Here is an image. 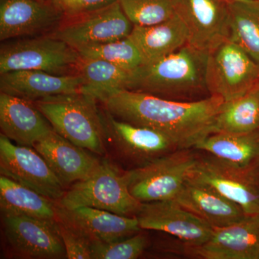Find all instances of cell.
I'll use <instances>...</instances> for the list:
<instances>
[{
  "instance_id": "1",
  "label": "cell",
  "mask_w": 259,
  "mask_h": 259,
  "mask_svg": "<svg viewBox=\"0 0 259 259\" xmlns=\"http://www.w3.org/2000/svg\"><path fill=\"white\" fill-rule=\"evenodd\" d=\"M99 102L119 120L165 135L179 149H194L204 138L214 134L216 117L225 102L214 95L180 101L128 90L112 92Z\"/></svg>"
},
{
  "instance_id": "8",
  "label": "cell",
  "mask_w": 259,
  "mask_h": 259,
  "mask_svg": "<svg viewBox=\"0 0 259 259\" xmlns=\"http://www.w3.org/2000/svg\"><path fill=\"white\" fill-rule=\"evenodd\" d=\"M205 82L210 95L231 101L259 85V65L229 38L209 53Z\"/></svg>"
},
{
  "instance_id": "20",
  "label": "cell",
  "mask_w": 259,
  "mask_h": 259,
  "mask_svg": "<svg viewBox=\"0 0 259 259\" xmlns=\"http://www.w3.org/2000/svg\"><path fill=\"white\" fill-rule=\"evenodd\" d=\"M2 134L21 146L33 147L54 130L34 102L0 94Z\"/></svg>"
},
{
  "instance_id": "2",
  "label": "cell",
  "mask_w": 259,
  "mask_h": 259,
  "mask_svg": "<svg viewBox=\"0 0 259 259\" xmlns=\"http://www.w3.org/2000/svg\"><path fill=\"white\" fill-rule=\"evenodd\" d=\"M207 53L187 44L170 55L134 69L125 90L183 101L207 90Z\"/></svg>"
},
{
  "instance_id": "33",
  "label": "cell",
  "mask_w": 259,
  "mask_h": 259,
  "mask_svg": "<svg viewBox=\"0 0 259 259\" xmlns=\"http://www.w3.org/2000/svg\"><path fill=\"white\" fill-rule=\"evenodd\" d=\"M226 1L229 2V3H233V2H245L250 1V0H226Z\"/></svg>"
},
{
  "instance_id": "23",
  "label": "cell",
  "mask_w": 259,
  "mask_h": 259,
  "mask_svg": "<svg viewBox=\"0 0 259 259\" xmlns=\"http://www.w3.org/2000/svg\"><path fill=\"white\" fill-rule=\"evenodd\" d=\"M0 209L2 216L56 218L55 201L3 175L0 177Z\"/></svg>"
},
{
  "instance_id": "22",
  "label": "cell",
  "mask_w": 259,
  "mask_h": 259,
  "mask_svg": "<svg viewBox=\"0 0 259 259\" xmlns=\"http://www.w3.org/2000/svg\"><path fill=\"white\" fill-rule=\"evenodd\" d=\"M128 37L139 50L143 64L170 55L188 42L187 28L176 14L156 25H134Z\"/></svg>"
},
{
  "instance_id": "7",
  "label": "cell",
  "mask_w": 259,
  "mask_h": 259,
  "mask_svg": "<svg viewBox=\"0 0 259 259\" xmlns=\"http://www.w3.org/2000/svg\"><path fill=\"white\" fill-rule=\"evenodd\" d=\"M194 150L177 149L127 171L133 197L141 203L176 198L195 163Z\"/></svg>"
},
{
  "instance_id": "4",
  "label": "cell",
  "mask_w": 259,
  "mask_h": 259,
  "mask_svg": "<svg viewBox=\"0 0 259 259\" xmlns=\"http://www.w3.org/2000/svg\"><path fill=\"white\" fill-rule=\"evenodd\" d=\"M56 203L65 209L90 207L130 217L136 216L142 204L130 192L127 171L107 159L89 178L68 187Z\"/></svg>"
},
{
  "instance_id": "18",
  "label": "cell",
  "mask_w": 259,
  "mask_h": 259,
  "mask_svg": "<svg viewBox=\"0 0 259 259\" xmlns=\"http://www.w3.org/2000/svg\"><path fill=\"white\" fill-rule=\"evenodd\" d=\"M47 162L65 188L89 178L100 163L90 151L79 147L53 130L33 147Z\"/></svg>"
},
{
  "instance_id": "28",
  "label": "cell",
  "mask_w": 259,
  "mask_h": 259,
  "mask_svg": "<svg viewBox=\"0 0 259 259\" xmlns=\"http://www.w3.org/2000/svg\"><path fill=\"white\" fill-rule=\"evenodd\" d=\"M81 59H100L127 70L143 64L139 50L128 37L77 50Z\"/></svg>"
},
{
  "instance_id": "5",
  "label": "cell",
  "mask_w": 259,
  "mask_h": 259,
  "mask_svg": "<svg viewBox=\"0 0 259 259\" xmlns=\"http://www.w3.org/2000/svg\"><path fill=\"white\" fill-rule=\"evenodd\" d=\"M187 180L210 187L247 215L259 214V159L241 166L209 153L197 154Z\"/></svg>"
},
{
  "instance_id": "10",
  "label": "cell",
  "mask_w": 259,
  "mask_h": 259,
  "mask_svg": "<svg viewBox=\"0 0 259 259\" xmlns=\"http://www.w3.org/2000/svg\"><path fill=\"white\" fill-rule=\"evenodd\" d=\"M68 17L69 20L61 24L51 35L76 51L125 38L134 26L119 1L100 9Z\"/></svg>"
},
{
  "instance_id": "25",
  "label": "cell",
  "mask_w": 259,
  "mask_h": 259,
  "mask_svg": "<svg viewBox=\"0 0 259 259\" xmlns=\"http://www.w3.org/2000/svg\"><path fill=\"white\" fill-rule=\"evenodd\" d=\"M258 129L259 85L243 96L223 103L216 117L214 134H245Z\"/></svg>"
},
{
  "instance_id": "30",
  "label": "cell",
  "mask_w": 259,
  "mask_h": 259,
  "mask_svg": "<svg viewBox=\"0 0 259 259\" xmlns=\"http://www.w3.org/2000/svg\"><path fill=\"white\" fill-rule=\"evenodd\" d=\"M147 246V237L139 233L112 243L95 242L92 243V259H136Z\"/></svg>"
},
{
  "instance_id": "19",
  "label": "cell",
  "mask_w": 259,
  "mask_h": 259,
  "mask_svg": "<svg viewBox=\"0 0 259 259\" xmlns=\"http://www.w3.org/2000/svg\"><path fill=\"white\" fill-rule=\"evenodd\" d=\"M81 75H57L35 70L10 71L0 74L1 93L35 102L47 97L81 93Z\"/></svg>"
},
{
  "instance_id": "6",
  "label": "cell",
  "mask_w": 259,
  "mask_h": 259,
  "mask_svg": "<svg viewBox=\"0 0 259 259\" xmlns=\"http://www.w3.org/2000/svg\"><path fill=\"white\" fill-rule=\"evenodd\" d=\"M78 51L54 35L20 39L5 42L0 49V74L21 70H35L53 74H70L79 69Z\"/></svg>"
},
{
  "instance_id": "14",
  "label": "cell",
  "mask_w": 259,
  "mask_h": 259,
  "mask_svg": "<svg viewBox=\"0 0 259 259\" xmlns=\"http://www.w3.org/2000/svg\"><path fill=\"white\" fill-rule=\"evenodd\" d=\"M64 15L56 0H0V40L55 30Z\"/></svg>"
},
{
  "instance_id": "24",
  "label": "cell",
  "mask_w": 259,
  "mask_h": 259,
  "mask_svg": "<svg viewBox=\"0 0 259 259\" xmlns=\"http://www.w3.org/2000/svg\"><path fill=\"white\" fill-rule=\"evenodd\" d=\"M194 149L235 164H248L259 159V129L245 134H212Z\"/></svg>"
},
{
  "instance_id": "17",
  "label": "cell",
  "mask_w": 259,
  "mask_h": 259,
  "mask_svg": "<svg viewBox=\"0 0 259 259\" xmlns=\"http://www.w3.org/2000/svg\"><path fill=\"white\" fill-rule=\"evenodd\" d=\"M56 220L92 243H112L128 238L142 230L136 216H122L90 207L69 209L56 203Z\"/></svg>"
},
{
  "instance_id": "26",
  "label": "cell",
  "mask_w": 259,
  "mask_h": 259,
  "mask_svg": "<svg viewBox=\"0 0 259 259\" xmlns=\"http://www.w3.org/2000/svg\"><path fill=\"white\" fill-rule=\"evenodd\" d=\"M133 71L100 59H81L78 69L84 81L81 93L99 101L108 93L125 90Z\"/></svg>"
},
{
  "instance_id": "9",
  "label": "cell",
  "mask_w": 259,
  "mask_h": 259,
  "mask_svg": "<svg viewBox=\"0 0 259 259\" xmlns=\"http://www.w3.org/2000/svg\"><path fill=\"white\" fill-rule=\"evenodd\" d=\"M101 114L106 148L133 168L179 149L169 138L158 131L119 120L105 110Z\"/></svg>"
},
{
  "instance_id": "29",
  "label": "cell",
  "mask_w": 259,
  "mask_h": 259,
  "mask_svg": "<svg viewBox=\"0 0 259 259\" xmlns=\"http://www.w3.org/2000/svg\"><path fill=\"white\" fill-rule=\"evenodd\" d=\"M134 25L149 26L166 21L175 14L174 0H118Z\"/></svg>"
},
{
  "instance_id": "3",
  "label": "cell",
  "mask_w": 259,
  "mask_h": 259,
  "mask_svg": "<svg viewBox=\"0 0 259 259\" xmlns=\"http://www.w3.org/2000/svg\"><path fill=\"white\" fill-rule=\"evenodd\" d=\"M97 100L82 93L47 97L34 102L57 134L94 154L107 153Z\"/></svg>"
},
{
  "instance_id": "16",
  "label": "cell",
  "mask_w": 259,
  "mask_h": 259,
  "mask_svg": "<svg viewBox=\"0 0 259 259\" xmlns=\"http://www.w3.org/2000/svg\"><path fill=\"white\" fill-rule=\"evenodd\" d=\"M136 217L141 229L163 232L187 245H198L209 239L213 228L184 208L175 199L142 203Z\"/></svg>"
},
{
  "instance_id": "13",
  "label": "cell",
  "mask_w": 259,
  "mask_h": 259,
  "mask_svg": "<svg viewBox=\"0 0 259 259\" xmlns=\"http://www.w3.org/2000/svg\"><path fill=\"white\" fill-rule=\"evenodd\" d=\"M9 249L21 258H66V252L56 220L27 216H3Z\"/></svg>"
},
{
  "instance_id": "11",
  "label": "cell",
  "mask_w": 259,
  "mask_h": 259,
  "mask_svg": "<svg viewBox=\"0 0 259 259\" xmlns=\"http://www.w3.org/2000/svg\"><path fill=\"white\" fill-rule=\"evenodd\" d=\"M0 174L57 202L66 188L35 148L0 136Z\"/></svg>"
},
{
  "instance_id": "15",
  "label": "cell",
  "mask_w": 259,
  "mask_h": 259,
  "mask_svg": "<svg viewBox=\"0 0 259 259\" xmlns=\"http://www.w3.org/2000/svg\"><path fill=\"white\" fill-rule=\"evenodd\" d=\"M184 254L199 259H259V214L213 228L209 239L183 247Z\"/></svg>"
},
{
  "instance_id": "21",
  "label": "cell",
  "mask_w": 259,
  "mask_h": 259,
  "mask_svg": "<svg viewBox=\"0 0 259 259\" xmlns=\"http://www.w3.org/2000/svg\"><path fill=\"white\" fill-rule=\"evenodd\" d=\"M175 199L213 228L234 224L247 216L238 204L210 187L190 180L185 181Z\"/></svg>"
},
{
  "instance_id": "12",
  "label": "cell",
  "mask_w": 259,
  "mask_h": 259,
  "mask_svg": "<svg viewBox=\"0 0 259 259\" xmlns=\"http://www.w3.org/2000/svg\"><path fill=\"white\" fill-rule=\"evenodd\" d=\"M174 9L185 24L191 47L209 54L231 37L226 0H174Z\"/></svg>"
},
{
  "instance_id": "32",
  "label": "cell",
  "mask_w": 259,
  "mask_h": 259,
  "mask_svg": "<svg viewBox=\"0 0 259 259\" xmlns=\"http://www.w3.org/2000/svg\"><path fill=\"white\" fill-rule=\"evenodd\" d=\"M67 16H72L93 11L118 1V0H56Z\"/></svg>"
},
{
  "instance_id": "31",
  "label": "cell",
  "mask_w": 259,
  "mask_h": 259,
  "mask_svg": "<svg viewBox=\"0 0 259 259\" xmlns=\"http://www.w3.org/2000/svg\"><path fill=\"white\" fill-rule=\"evenodd\" d=\"M69 259H92V242L56 220Z\"/></svg>"
},
{
  "instance_id": "27",
  "label": "cell",
  "mask_w": 259,
  "mask_h": 259,
  "mask_svg": "<svg viewBox=\"0 0 259 259\" xmlns=\"http://www.w3.org/2000/svg\"><path fill=\"white\" fill-rule=\"evenodd\" d=\"M231 35L259 65V0L229 3Z\"/></svg>"
}]
</instances>
